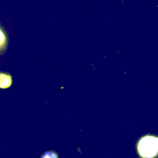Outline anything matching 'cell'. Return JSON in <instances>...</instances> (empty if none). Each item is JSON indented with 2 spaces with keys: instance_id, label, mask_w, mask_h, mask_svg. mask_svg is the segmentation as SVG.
Returning <instances> with one entry per match:
<instances>
[{
  "instance_id": "277c9868",
  "label": "cell",
  "mask_w": 158,
  "mask_h": 158,
  "mask_svg": "<svg viewBox=\"0 0 158 158\" xmlns=\"http://www.w3.org/2000/svg\"><path fill=\"white\" fill-rule=\"evenodd\" d=\"M42 158H58V156H57L56 153L50 151V152L45 153V154L42 156Z\"/></svg>"
},
{
  "instance_id": "7a4b0ae2",
  "label": "cell",
  "mask_w": 158,
  "mask_h": 158,
  "mask_svg": "<svg viewBox=\"0 0 158 158\" xmlns=\"http://www.w3.org/2000/svg\"><path fill=\"white\" fill-rule=\"evenodd\" d=\"M7 35L5 32L2 26L0 25V54L3 53L7 47Z\"/></svg>"
},
{
  "instance_id": "3957f363",
  "label": "cell",
  "mask_w": 158,
  "mask_h": 158,
  "mask_svg": "<svg viewBox=\"0 0 158 158\" xmlns=\"http://www.w3.org/2000/svg\"><path fill=\"white\" fill-rule=\"evenodd\" d=\"M0 77H1L2 80H0V87L6 88L10 86L11 83H12L10 76L5 73H1L0 74Z\"/></svg>"
},
{
  "instance_id": "6da1fadb",
  "label": "cell",
  "mask_w": 158,
  "mask_h": 158,
  "mask_svg": "<svg viewBox=\"0 0 158 158\" xmlns=\"http://www.w3.org/2000/svg\"><path fill=\"white\" fill-rule=\"evenodd\" d=\"M137 151L141 158H156L158 156V137L146 135L139 140Z\"/></svg>"
}]
</instances>
